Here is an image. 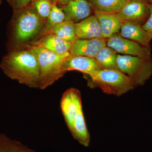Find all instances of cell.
<instances>
[{
    "mask_svg": "<svg viewBox=\"0 0 152 152\" xmlns=\"http://www.w3.org/2000/svg\"><path fill=\"white\" fill-rule=\"evenodd\" d=\"M24 48L9 51L3 57L0 68L7 77L19 83L39 88L40 74L37 60L32 52Z\"/></svg>",
    "mask_w": 152,
    "mask_h": 152,
    "instance_id": "1",
    "label": "cell"
},
{
    "mask_svg": "<svg viewBox=\"0 0 152 152\" xmlns=\"http://www.w3.org/2000/svg\"><path fill=\"white\" fill-rule=\"evenodd\" d=\"M45 23L36 13L31 4L23 8L13 10L11 23L10 50L29 43L39 36Z\"/></svg>",
    "mask_w": 152,
    "mask_h": 152,
    "instance_id": "2",
    "label": "cell"
},
{
    "mask_svg": "<svg viewBox=\"0 0 152 152\" xmlns=\"http://www.w3.org/2000/svg\"><path fill=\"white\" fill-rule=\"evenodd\" d=\"M22 47L31 51L37 58L40 74V89H45L51 86L65 74L63 72L62 66L65 60L70 56L69 52L64 54H58L29 44H26Z\"/></svg>",
    "mask_w": 152,
    "mask_h": 152,
    "instance_id": "3",
    "label": "cell"
},
{
    "mask_svg": "<svg viewBox=\"0 0 152 152\" xmlns=\"http://www.w3.org/2000/svg\"><path fill=\"white\" fill-rule=\"evenodd\" d=\"M91 88H98L104 93L120 96L136 88L126 75L117 69H101L85 76Z\"/></svg>",
    "mask_w": 152,
    "mask_h": 152,
    "instance_id": "4",
    "label": "cell"
},
{
    "mask_svg": "<svg viewBox=\"0 0 152 152\" xmlns=\"http://www.w3.org/2000/svg\"><path fill=\"white\" fill-rule=\"evenodd\" d=\"M117 69L126 75L136 87L145 83L152 76V58L118 54Z\"/></svg>",
    "mask_w": 152,
    "mask_h": 152,
    "instance_id": "5",
    "label": "cell"
},
{
    "mask_svg": "<svg viewBox=\"0 0 152 152\" xmlns=\"http://www.w3.org/2000/svg\"><path fill=\"white\" fill-rule=\"evenodd\" d=\"M106 43L107 46L113 49L118 53L140 58L151 57L150 47L144 46L134 41L125 39L118 34L109 38Z\"/></svg>",
    "mask_w": 152,
    "mask_h": 152,
    "instance_id": "6",
    "label": "cell"
},
{
    "mask_svg": "<svg viewBox=\"0 0 152 152\" xmlns=\"http://www.w3.org/2000/svg\"><path fill=\"white\" fill-rule=\"evenodd\" d=\"M82 105L81 94L77 89L70 88L63 94L60 106L69 131L72 127L79 107Z\"/></svg>",
    "mask_w": 152,
    "mask_h": 152,
    "instance_id": "7",
    "label": "cell"
},
{
    "mask_svg": "<svg viewBox=\"0 0 152 152\" xmlns=\"http://www.w3.org/2000/svg\"><path fill=\"white\" fill-rule=\"evenodd\" d=\"M148 4L144 0H129L117 14L123 22H135L142 25L149 16Z\"/></svg>",
    "mask_w": 152,
    "mask_h": 152,
    "instance_id": "8",
    "label": "cell"
},
{
    "mask_svg": "<svg viewBox=\"0 0 152 152\" xmlns=\"http://www.w3.org/2000/svg\"><path fill=\"white\" fill-rule=\"evenodd\" d=\"M106 39L103 38L92 39H78L72 44L70 56H86L94 58L100 49L107 46Z\"/></svg>",
    "mask_w": 152,
    "mask_h": 152,
    "instance_id": "9",
    "label": "cell"
},
{
    "mask_svg": "<svg viewBox=\"0 0 152 152\" xmlns=\"http://www.w3.org/2000/svg\"><path fill=\"white\" fill-rule=\"evenodd\" d=\"M101 69L94 58L86 56L70 57L63 64L62 71H77L83 73L85 76L90 75L95 71Z\"/></svg>",
    "mask_w": 152,
    "mask_h": 152,
    "instance_id": "10",
    "label": "cell"
},
{
    "mask_svg": "<svg viewBox=\"0 0 152 152\" xmlns=\"http://www.w3.org/2000/svg\"><path fill=\"white\" fill-rule=\"evenodd\" d=\"M119 35L123 38L146 47H150V42L152 39V35L143 28L142 25L135 22H123Z\"/></svg>",
    "mask_w": 152,
    "mask_h": 152,
    "instance_id": "11",
    "label": "cell"
},
{
    "mask_svg": "<svg viewBox=\"0 0 152 152\" xmlns=\"http://www.w3.org/2000/svg\"><path fill=\"white\" fill-rule=\"evenodd\" d=\"M61 7L65 15V21H72L75 23L90 17L92 10L88 0H73Z\"/></svg>",
    "mask_w": 152,
    "mask_h": 152,
    "instance_id": "12",
    "label": "cell"
},
{
    "mask_svg": "<svg viewBox=\"0 0 152 152\" xmlns=\"http://www.w3.org/2000/svg\"><path fill=\"white\" fill-rule=\"evenodd\" d=\"M41 47L58 54H64L69 52L72 44L54 34L46 35L29 43Z\"/></svg>",
    "mask_w": 152,
    "mask_h": 152,
    "instance_id": "13",
    "label": "cell"
},
{
    "mask_svg": "<svg viewBox=\"0 0 152 152\" xmlns=\"http://www.w3.org/2000/svg\"><path fill=\"white\" fill-rule=\"evenodd\" d=\"M94 13L100 26L102 37L108 39L119 32L123 21L117 13Z\"/></svg>",
    "mask_w": 152,
    "mask_h": 152,
    "instance_id": "14",
    "label": "cell"
},
{
    "mask_svg": "<svg viewBox=\"0 0 152 152\" xmlns=\"http://www.w3.org/2000/svg\"><path fill=\"white\" fill-rule=\"evenodd\" d=\"M75 28L78 39L102 38L99 23L95 15L90 16L81 21L76 23Z\"/></svg>",
    "mask_w": 152,
    "mask_h": 152,
    "instance_id": "15",
    "label": "cell"
},
{
    "mask_svg": "<svg viewBox=\"0 0 152 152\" xmlns=\"http://www.w3.org/2000/svg\"><path fill=\"white\" fill-rule=\"evenodd\" d=\"M72 136L79 143L85 147L89 145L91 137L87 128L82 105L79 107L72 129Z\"/></svg>",
    "mask_w": 152,
    "mask_h": 152,
    "instance_id": "16",
    "label": "cell"
},
{
    "mask_svg": "<svg viewBox=\"0 0 152 152\" xmlns=\"http://www.w3.org/2000/svg\"><path fill=\"white\" fill-rule=\"evenodd\" d=\"M95 12L102 14L117 13L129 0H88Z\"/></svg>",
    "mask_w": 152,
    "mask_h": 152,
    "instance_id": "17",
    "label": "cell"
},
{
    "mask_svg": "<svg viewBox=\"0 0 152 152\" xmlns=\"http://www.w3.org/2000/svg\"><path fill=\"white\" fill-rule=\"evenodd\" d=\"M50 34L55 35L72 44L78 39L76 33L75 23L72 21H64L55 25L46 35Z\"/></svg>",
    "mask_w": 152,
    "mask_h": 152,
    "instance_id": "18",
    "label": "cell"
},
{
    "mask_svg": "<svg viewBox=\"0 0 152 152\" xmlns=\"http://www.w3.org/2000/svg\"><path fill=\"white\" fill-rule=\"evenodd\" d=\"M117 55L115 50L107 46L100 49L94 58L101 69H117Z\"/></svg>",
    "mask_w": 152,
    "mask_h": 152,
    "instance_id": "19",
    "label": "cell"
},
{
    "mask_svg": "<svg viewBox=\"0 0 152 152\" xmlns=\"http://www.w3.org/2000/svg\"><path fill=\"white\" fill-rule=\"evenodd\" d=\"M53 3V2H52ZM65 20V15L61 7L53 3L50 13L44 25L38 38L45 35L53 26Z\"/></svg>",
    "mask_w": 152,
    "mask_h": 152,
    "instance_id": "20",
    "label": "cell"
},
{
    "mask_svg": "<svg viewBox=\"0 0 152 152\" xmlns=\"http://www.w3.org/2000/svg\"><path fill=\"white\" fill-rule=\"evenodd\" d=\"M0 152H39L30 148L16 140L0 134Z\"/></svg>",
    "mask_w": 152,
    "mask_h": 152,
    "instance_id": "21",
    "label": "cell"
},
{
    "mask_svg": "<svg viewBox=\"0 0 152 152\" xmlns=\"http://www.w3.org/2000/svg\"><path fill=\"white\" fill-rule=\"evenodd\" d=\"M31 5L37 15L45 23L51 11L52 0H34Z\"/></svg>",
    "mask_w": 152,
    "mask_h": 152,
    "instance_id": "22",
    "label": "cell"
},
{
    "mask_svg": "<svg viewBox=\"0 0 152 152\" xmlns=\"http://www.w3.org/2000/svg\"><path fill=\"white\" fill-rule=\"evenodd\" d=\"M34 0H7L13 10L23 8L30 5Z\"/></svg>",
    "mask_w": 152,
    "mask_h": 152,
    "instance_id": "23",
    "label": "cell"
},
{
    "mask_svg": "<svg viewBox=\"0 0 152 152\" xmlns=\"http://www.w3.org/2000/svg\"><path fill=\"white\" fill-rule=\"evenodd\" d=\"M148 8L149 10L150 14L146 22L142 25L143 28L147 32L152 35V5L148 4Z\"/></svg>",
    "mask_w": 152,
    "mask_h": 152,
    "instance_id": "24",
    "label": "cell"
},
{
    "mask_svg": "<svg viewBox=\"0 0 152 152\" xmlns=\"http://www.w3.org/2000/svg\"><path fill=\"white\" fill-rule=\"evenodd\" d=\"M73 0H52L53 3H56L59 7L66 5Z\"/></svg>",
    "mask_w": 152,
    "mask_h": 152,
    "instance_id": "25",
    "label": "cell"
},
{
    "mask_svg": "<svg viewBox=\"0 0 152 152\" xmlns=\"http://www.w3.org/2000/svg\"><path fill=\"white\" fill-rule=\"evenodd\" d=\"M149 1L150 2V4L152 5V0H149Z\"/></svg>",
    "mask_w": 152,
    "mask_h": 152,
    "instance_id": "26",
    "label": "cell"
},
{
    "mask_svg": "<svg viewBox=\"0 0 152 152\" xmlns=\"http://www.w3.org/2000/svg\"><path fill=\"white\" fill-rule=\"evenodd\" d=\"M3 0H0V5L2 3Z\"/></svg>",
    "mask_w": 152,
    "mask_h": 152,
    "instance_id": "27",
    "label": "cell"
}]
</instances>
